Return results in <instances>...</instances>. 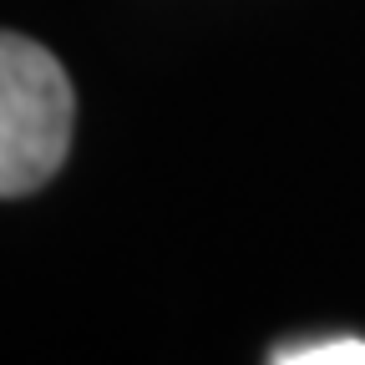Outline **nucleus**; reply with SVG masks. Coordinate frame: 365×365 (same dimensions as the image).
Masks as SVG:
<instances>
[{"instance_id": "nucleus-1", "label": "nucleus", "mask_w": 365, "mask_h": 365, "mask_svg": "<svg viewBox=\"0 0 365 365\" xmlns=\"http://www.w3.org/2000/svg\"><path fill=\"white\" fill-rule=\"evenodd\" d=\"M71 81L41 41L0 31V198L51 182L71 148Z\"/></svg>"}, {"instance_id": "nucleus-2", "label": "nucleus", "mask_w": 365, "mask_h": 365, "mask_svg": "<svg viewBox=\"0 0 365 365\" xmlns=\"http://www.w3.org/2000/svg\"><path fill=\"white\" fill-rule=\"evenodd\" d=\"M279 365H365V340H314V345H284L274 350Z\"/></svg>"}]
</instances>
